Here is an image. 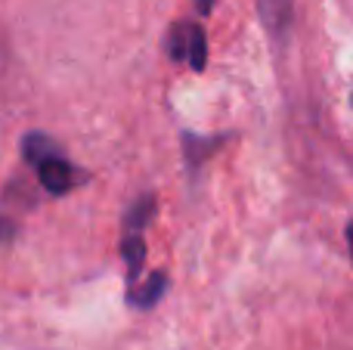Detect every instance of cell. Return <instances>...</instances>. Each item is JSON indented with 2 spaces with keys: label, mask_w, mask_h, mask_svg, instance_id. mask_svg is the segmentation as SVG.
Masks as SVG:
<instances>
[{
  "label": "cell",
  "mask_w": 353,
  "mask_h": 350,
  "mask_svg": "<svg viewBox=\"0 0 353 350\" xmlns=\"http://www.w3.org/2000/svg\"><path fill=\"white\" fill-rule=\"evenodd\" d=\"M22 155H25L28 165H34L43 189L53 192V196H65V192H72L74 186H81L87 180V174L81 171V167H74L72 161L59 152V146H56L50 136H43V134H28L25 136L22 140Z\"/></svg>",
  "instance_id": "1"
},
{
  "label": "cell",
  "mask_w": 353,
  "mask_h": 350,
  "mask_svg": "<svg viewBox=\"0 0 353 350\" xmlns=\"http://www.w3.org/2000/svg\"><path fill=\"white\" fill-rule=\"evenodd\" d=\"M347 245H350V254H353V220L347 223Z\"/></svg>",
  "instance_id": "10"
},
{
  "label": "cell",
  "mask_w": 353,
  "mask_h": 350,
  "mask_svg": "<svg viewBox=\"0 0 353 350\" xmlns=\"http://www.w3.org/2000/svg\"><path fill=\"white\" fill-rule=\"evenodd\" d=\"M195 6H199L201 16H208V12H211V6H214V0H195Z\"/></svg>",
  "instance_id": "9"
},
{
  "label": "cell",
  "mask_w": 353,
  "mask_h": 350,
  "mask_svg": "<svg viewBox=\"0 0 353 350\" xmlns=\"http://www.w3.org/2000/svg\"><path fill=\"white\" fill-rule=\"evenodd\" d=\"M165 289H168V276L165 273H152L140 289H130V304L134 307H155L165 298Z\"/></svg>",
  "instance_id": "4"
},
{
  "label": "cell",
  "mask_w": 353,
  "mask_h": 350,
  "mask_svg": "<svg viewBox=\"0 0 353 350\" xmlns=\"http://www.w3.org/2000/svg\"><path fill=\"white\" fill-rule=\"evenodd\" d=\"M121 258L124 267H128V282L134 289V282H140L143 276V264H146V239H143V233H124Z\"/></svg>",
  "instance_id": "3"
},
{
  "label": "cell",
  "mask_w": 353,
  "mask_h": 350,
  "mask_svg": "<svg viewBox=\"0 0 353 350\" xmlns=\"http://www.w3.org/2000/svg\"><path fill=\"white\" fill-rule=\"evenodd\" d=\"M205 59H208V37H205V28L201 25H192L189 22V43H186V62L201 72L205 68Z\"/></svg>",
  "instance_id": "5"
},
{
  "label": "cell",
  "mask_w": 353,
  "mask_h": 350,
  "mask_svg": "<svg viewBox=\"0 0 353 350\" xmlns=\"http://www.w3.org/2000/svg\"><path fill=\"white\" fill-rule=\"evenodd\" d=\"M152 214H155V198L152 196L140 198V202L128 211V217H124V233H143V227L152 220Z\"/></svg>",
  "instance_id": "6"
},
{
  "label": "cell",
  "mask_w": 353,
  "mask_h": 350,
  "mask_svg": "<svg viewBox=\"0 0 353 350\" xmlns=\"http://www.w3.org/2000/svg\"><path fill=\"white\" fill-rule=\"evenodd\" d=\"M12 239H16V223L0 217V245H10Z\"/></svg>",
  "instance_id": "8"
},
{
  "label": "cell",
  "mask_w": 353,
  "mask_h": 350,
  "mask_svg": "<svg viewBox=\"0 0 353 350\" xmlns=\"http://www.w3.org/2000/svg\"><path fill=\"white\" fill-rule=\"evenodd\" d=\"M263 28L270 31L273 41H285L288 28L294 22V0H257Z\"/></svg>",
  "instance_id": "2"
},
{
  "label": "cell",
  "mask_w": 353,
  "mask_h": 350,
  "mask_svg": "<svg viewBox=\"0 0 353 350\" xmlns=\"http://www.w3.org/2000/svg\"><path fill=\"white\" fill-rule=\"evenodd\" d=\"M186 43H189V22H176L171 28V34H168L165 47H168V56L171 59H186Z\"/></svg>",
  "instance_id": "7"
}]
</instances>
